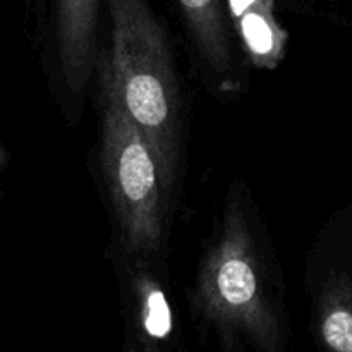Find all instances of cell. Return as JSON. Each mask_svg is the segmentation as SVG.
<instances>
[{"label":"cell","instance_id":"6da1fadb","mask_svg":"<svg viewBox=\"0 0 352 352\" xmlns=\"http://www.w3.org/2000/svg\"><path fill=\"white\" fill-rule=\"evenodd\" d=\"M112 38L103 72L150 143L170 191L181 164V95L164 28L146 0H109Z\"/></svg>","mask_w":352,"mask_h":352},{"label":"cell","instance_id":"7a4b0ae2","mask_svg":"<svg viewBox=\"0 0 352 352\" xmlns=\"http://www.w3.org/2000/svg\"><path fill=\"white\" fill-rule=\"evenodd\" d=\"M102 168L127 253L146 258L162 250L168 191L150 143L102 72Z\"/></svg>","mask_w":352,"mask_h":352},{"label":"cell","instance_id":"3957f363","mask_svg":"<svg viewBox=\"0 0 352 352\" xmlns=\"http://www.w3.org/2000/svg\"><path fill=\"white\" fill-rule=\"evenodd\" d=\"M267 270L248 208L237 196L227 203L222 229L206 253L198 292L206 313L241 327L261 346L277 340V320L268 299Z\"/></svg>","mask_w":352,"mask_h":352},{"label":"cell","instance_id":"277c9868","mask_svg":"<svg viewBox=\"0 0 352 352\" xmlns=\"http://www.w3.org/2000/svg\"><path fill=\"white\" fill-rule=\"evenodd\" d=\"M100 0H57L58 54L69 93L82 100L93 69Z\"/></svg>","mask_w":352,"mask_h":352},{"label":"cell","instance_id":"5b68a950","mask_svg":"<svg viewBox=\"0 0 352 352\" xmlns=\"http://www.w3.org/2000/svg\"><path fill=\"white\" fill-rule=\"evenodd\" d=\"M244 47L258 67H275L284 57L287 33L274 14V0H229Z\"/></svg>","mask_w":352,"mask_h":352},{"label":"cell","instance_id":"8992f818","mask_svg":"<svg viewBox=\"0 0 352 352\" xmlns=\"http://www.w3.org/2000/svg\"><path fill=\"white\" fill-rule=\"evenodd\" d=\"M188 26L203 60L215 74H227L232 67L220 0H179Z\"/></svg>","mask_w":352,"mask_h":352},{"label":"cell","instance_id":"52a82bcc","mask_svg":"<svg viewBox=\"0 0 352 352\" xmlns=\"http://www.w3.org/2000/svg\"><path fill=\"white\" fill-rule=\"evenodd\" d=\"M320 333L333 352H352V287L346 280L330 284L322 301Z\"/></svg>","mask_w":352,"mask_h":352},{"label":"cell","instance_id":"ba28073f","mask_svg":"<svg viewBox=\"0 0 352 352\" xmlns=\"http://www.w3.org/2000/svg\"><path fill=\"white\" fill-rule=\"evenodd\" d=\"M141 299V323L148 337L155 340L167 339L172 333V313L165 294L146 277L138 282Z\"/></svg>","mask_w":352,"mask_h":352},{"label":"cell","instance_id":"9c48e42d","mask_svg":"<svg viewBox=\"0 0 352 352\" xmlns=\"http://www.w3.org/2000/svg\"><path fill=\"white\" fill-rule=\"evenodd\" d=\"M0 162H2V153H0Z\"/></svg>","mask_w":352,"mask_h":352}]
</instances>
